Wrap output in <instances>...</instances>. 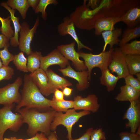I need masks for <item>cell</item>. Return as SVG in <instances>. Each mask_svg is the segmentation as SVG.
<instances>
[{
    "label": "cell",
    "instance_id": "obj_41",
    "mask_svg": "<svg viewBox=\"0 0 140 140\" xmlns=\"http://www.w3.org/2000/svg\"><path fill=\"white\" fill-rule=\"evenodd\" d=\"M28 4L34 10L37 7L39 0H27Z\"/></svg>",
    "mask_w": 140,
    "mask_h": 140
},
{
    "label": "cell",
    "instance_id": "obj_30",
    "mask_svg": "<svg viewBox=\"0 0 140 140\" xmlns=\"http://www.w3.org/2000/svg\"><path fill=\"white\" fill-rule=\"evenodd\" d=\"M0 21L2 24L1 27L2 34L10 40L14 34V31L11 26V20L10 16H9L6 18H2L0 16Z\"/></svg>",
    "mask_w": 140,
    "mask_h": 140
},
{
    "label": "cell",
    "instance_id": "obj_27",
    "mask_svg": "<svg viewBox=\"0 0 140 140\" xmlns=\"http://www.w3.org/2000/svg\"><path fill=\"white\" fill-rule=\"evenodd\" d=\"M121 51L125 55H140V41L135 40L120 46Z\"/></svg>",
    "mask_w": 140,
    "mask_h": 140
},
{
    "label": "cell",
    "instance_id": "obj_10",
    "mask_svg": "<svg viewBox=\"0 0 140 140\" xmlns=\"http://www.w3.org/2000/svg\"><path fill=\"white\" fill-rule=\"evenodd\" d=\"M123 119L128 121L126 126L130 128L131 132L135 133L140 126V102L139 99L130 102V104L125 113Z\"/></svg>",
    "mask_w": 140,
    "mask_h": 140
},
{
    "label": "cell",
    "instance_id": "obj_6",
    "mask_svg": "<svg viewBox=\"0 0 140 140\" xmlns=\"http://www.w3.org/2000/svg\"><path fill=\"white\" fill-rule=\"evenodd\" d=\"M23 82L22 78L18 76L13 83L0 88V104L18 103L21 99L19 89Z\"/></svg>",
    "mask_w": 140,
    "mask_h": 140
},
{
    "label": "cell",
    "instance_id": "obj_42",
    "mask_svg": "<svg viewBox=\"0 0 140 140\" xmlns=\"http://www.w3.org/2000/svg\"><path fill=\"white\" fill-rule=\"evenodd\" d=\"M72 90V89L66 87L63 89L62 92L64 95L68 96L71 95Z\"/></svg>",
    "mask_w": 140,
    "mask_h": 140
},
{
    "label": "cell",
    "instance_id": "obj_20",
    "mask_svg": "<svg viewBox=\"0 0 140 140\" xmlns=\"http://www.w3.org/2000/svg\"><path fill=\"white\" fill-rule=\"evenodd\" d=\"M122 33L121 28L116 27L112 30L105 31L101 34L104 42L102 52L105 51L107 46L109 45L110 48H113L115 45H118L120 39L119 38Z\"/></svg>",
    "mask_w": 140,
    "mask_h": 140
},
{
    "label": "cell",
    "instance_id": "obj_38",
    "mask_svg": "<svg viewBox=\"0 0 140 140\" xmlns=\"http://www.w3.org/2000/svg\"><path fill=\"white\" fill-rule=\"evenodd\" d=\"M93 129L92 128H88L86 132L80 138L75 139L71 138L69 139V140H90L91 134Z\"/></svg>",
    "mask_w": 140,
    "mask_h": 140
},
{
    "label": "cell",
    "instance_id": "obj_19",
    "mask_svg": "<svg viewBox=\"0 0 140 140\" xmlns=\"http://www.w3.org/2000/svg\"><path fill=\"white\" fill-rule=\"evenodd\" d=\"M121 22L125 23L128 28H134L139 25L140 6L129 9L122 17Z\"/></svg>",
    "mask_w": 140,
    "mask_h": 140
},
{
    "label": "cell",
    "instance_id": "obj_2",
    "mask_svg": "<svg viewBox=\"0 0 140 140\" xmlns=\"http://www.w3.org/2000/svg\"><path fill=\"white\" fill-rule=\"evenodd\" d=\"M24 84L21 90V99L15 107L17 111L23 107L39 110H48L51 108V100L45 97L29 74L24 77Z\"/></svg>",
    "mask_w": 140,
    "mask_h": 140
},
{
    "label": "cell",
    "instance_id": "obj_24",
    "mask_svg": "<svg viewBox=\"0 0 140 140\" xmlns=\"http://www.w3.org/2000/svg\"><path fill=\"white\" fill-rule=\"evenodd\" d=\"M125 60L129 74L133 75L140 73V55H126Z\"/></svg>",
    "mask_w": 140,
    "mask_h": 140
},
{
    "label": "cell",
    "instance_id": "obj_29",
    "mask_svg": "<svg viewBox=\"0 0 140 140\" xmlns=\"http://www.w3.org/2000/svg\"><path fill=\"white\" fill-rule=\"evenodd\" d=\"M13 62L17 70L25 73L28 72L27 66V59L23 52L21 51L18 54L14 55Z\"/></svg>",
    "mask_w": 140,
    "mask_h": 140
},
{
    "label": "cell",
    "instance_id": "obj_13",
    "mask_svg": "<svg viewBox=\"0 0 140 140\" xmlns=\"http://www.w3.org/2000/svg\"><path fill=\"white\" fill-rule=\"evenodd\" d=\"M98 99L94 94L89 95L85 97L77 95L74 98L73 108L76 110H82L93 113L96 112L100 106Z\"/></svg>",
    "mask_w": 140,
    "mask_h": 140
},
{
    "label": "cell",
    "instance_id": "obj_3",
    "mask_svg": "<svg viewBox=\"0 0 140 140\" xmlns=\"http://www.w3.org/2000/svg\"><path fill=\"white\" fill-rule=\"evenodd\" d=\"M14 106V104H9L0 109V140H3L4 133L7 130L17 132L23 123L21 115L12 112Z\"/></svg>",
    "mask_w": 140,
    "mask_h": 140
},
{
    "label": "cell",
    "instance_id": "obj_7",
    "mask_svg": "<svg viewBox=\"0 0 140 140\" xmlns=\"http://www.w3.org/2000/svg\"><path fill=\"white\" fill-rule=\"evenodd\" d=\"M39 22V19L38 17L36 19L33 26L31 29H30L29 24L26 22H23L21 25L19 47L21 51L27 55L30 54L33 52L31 47V44Z\"/></svg>",
    "mask_w": 140,
    "mask_h": 140
},
{
    "label": "cell",
    "instance_id": "obj_31",
    "mask_svg": "<svg viewBox=\"0 0 140 140\" xmlns=\"http://www.w3.org/2000/svg\"><path fill=\"white\" fill-rule=\"evenodd\" d=\"M58 4L56 0H40L39 3L34 10L36 13L41 12L42 18L44 20L47 19V14L46 10L47 6L50 4L56 5Z\"/></svg>",
    "mask_w": 140,
    "mask_h": 140
},
{
    "label": "cell",
    "instance_id": "obj_28",
    "mask_svg": "<svg viewBox=\"0 0 140 140\" xmlns=\"http://www.w3.org/2000/svg\"><path fill=\"white\" fill-rule=\"evenodd\" d=\"M51 107L58 112H66L70 108H74V102L72 100L58 101L53 97L51 100Z\"/></svg>",
    "mask_w": 140,
    "mask_h": 140
},
{
    "label": "cell",
    "instance_id": "obj_1",
    "mask_svg": "<svg viewBox=\"0 0 140 140\" xmlns=\"http://www.w3.org/2000/svg\"><path fill=\"white\" fill-rule=\"evenodd\" d=\"M21 115L23 123L28 125V135L33 137L38 132L49 135L51 133L50 126L56 112L49 110L40 112L37 109L22 108L17 111Z\"/></svg>",
    "mask_w": 140,
    "mask_h": 140
},
{
    "label": "cell",
    "instance_id": "obj_8",
    "mask_svg": "<svg viewBox=\"0 0 140 140\" xmlns=\"http://www.w3.org/2000/svg\"><path fill=\"white\" fill-rule=\"evenodd\" d=\"M125 56L119 47H115L112 53V60L108 67L111 72L116 73L120 79H124L129 74Z\"/></svg>",
    "mask_w": 140,
    "mask_h": 140
},
{
    "label": "cell",
    "instance_id": "obj_32",
    "mask_svg": "<svg viewBox=\"0 0 140 140\" xmlns=\"http://www.w3.org/2000/svg\"><path fill=\"white\" fill-rule=\"evenodd\" d=\"M9 46L8 43L5 45L3 50H0V58L4 66H8L9 63L14 59V55L11 53L8 50Z\"/></svg>",
    "mask_w": 140,
    "mask_h": 140
},
{
    "label": "cell",
    "instance_id": "obj_37",
    "mask_svg": "<svg viewBox=\"0 0 140 140\" xmlns=\"http://www.w3.org/2000/svg\"><path fill=\"white\" fill-rule=\"evenodd\" d=\"M10 138L12 140H48L46 135L41 132L37 133L34 136L28 139H17L15 137H11Z\"/></svg>",
    "mask_w": 140,
    "mask_h": 140
},
{
    "label": "cell",
    "instance_id": "obj_4",
    "mask_svg": "<svg viewBox=\"0 0 140 140\" xmlns=\"http://www.w3.org/2000/svg\"><path fill=\"white\" fill-rule=\"evenodd\" d=\"M89 111H82L77 112L74 108L68 110L65 114L62 112L56 111L50 126L51 130L55 131L59 125L65 127L67 131V138H72V131L73 125L81 117L90 114Z\"/></svg>",
    "mask_w": 140,
    "mask_h": 140
},
{
    "label": "cell",
    "instance_id": "obj_34",
    "mask_svg": "<svg viewBox=\"0 0 140 140\" xmlns=\"http://www.w3.org/2000/svg\"><path fill=\"white\" fill-rule=\"evenodd\" d=\"M124 79L125 84L128 85L136 90L140 91V80L129 74Z\"/></svg>",
    "mask_w": 140,
    "mask_h": 140
},
{
    "label": "cell",
    "instance_id": "obj_14",
    "mask_svg": "<svg viewBox=\"0 0 140 140\" xmlns=\"http://www.w3.org/2000/svg\"><path fill=\"white\" fill-rule=\"evenodd\" d=\"M75 27L73 23L69 17L66 16L64 18L63 22L58 26V31L61 36L70 35L76 43L78 50L85 48L92 51V48L83 44L80 40L76 33Z\"/></svg>",
    "mask_w": 140,
    "mask_h": 140
},
{
    "label": "cell",
    "instance_id": "obj_36",
    "mask_svg": "<svg viewBox=\"0 0 140 140\" xmlns=\"http://www.w3.org/2000/svg\"><path fill=\"white\" fill-rule=\"evenodd\" d=\"M119 136L120 140H140V135L135 133L122 132L120 133Z\"/></svg>",
    "mask_w": 140,
    "mask_h": 140
},
{
    "label": "cell",
    "instance_id": "obj_46",
    "mask_svg": "<svg viewBox=\"0 0 140 140\" xmlns=\"http://www.w3.org/2000/svg\"><path fill=\"white\" fill-rule=\"evenodd\" d=\"M3 65L2 62L1 61V59L0 58V68Z\"/></svg>",
    "mask_w": 140,
    "mask_h": 140
},
{
    "label": "cell",
    "instance_id": "obj_33",
    "mask_svg": "<svg viewBox=\"0 0 140 140\" xmlns=\"http://www.w3.org/2000/svg\"><path fill=\"white\" fill-rule=\"evenodd\" d=\"M14 74V71L12 67L9 66L3 65L0 68V81L11 79Z\"/></svg>",
    "mask_w": 140,
    "mask_h": 140
},
{
    "label": "cell",
    "instance_id": "obj_45",
    "mask_svg": "<svg viewBox=\"0 0 140 140\" xmlns=\"http://www.w3.org/2000/svg\"><path fill=\"white\" fill-rule=\"evenodd\" d=\"M3 140H12L10 138H4Z\"/></svg>",
    "mask_w": 140,
    "mask_h": 140
},
{
    "label": "cell",
    "instance_id": "obj_11",
    "mask_svg": "<svg viewBox=\"0 0 140 140\" xmlns=\"http://www.w3.org/2000/svg\"><path fill=\"white\" fill-rule=\"evenodd\" d=\"M58 70L64 76L72 78L77 81L78 83L76 85V87L79 91L84 90L89 87V74L87 70L76 71L69 64L67 67L59 69Z\"/></svg>",
    "mask_w": 140,
    "mask_h": 140
},
{
    "label": "cell",
    "instance_id": "obj_35",
    "mask_svg": "<svg viewBox=\"0 0 140 140\" xmlns=\"http://www.w3.org/2000/svg\"><path fill=\"white\" fill-rule=\"evenodd\" d=\"M90 139V140H106L105 132L101 128L93 129L91 134Z\"/></svg>",
    "mask_w": 140,
    "mask_h": 140
},
{
    "label": "cell",
    "instance_id": "obj_23",
    "mask_svg": "<svg viewBox=\"0 0 140 140\" xmlns=\"http://www.w3.org/2000/svg\"><path fill=\"white\" fill-rule=\"evenodd\" d=\"M118 45L120 46L124 45L130 40L140 37V24L133 28H126L122 35Z\"/></svg>",
    "mask_w": 140,
    "mask_h": 140
},
{
    "label": "cell",
    "instance_id": "obj_17",
    "mask_svg": "<svg viewBox=\"0 0 140 140\" xmlns=\"http://www.w3.org/2000/svg\"><path fill=\"white\" fill-rule=\"evenodd\" d=\"M48 80L51 90L53 93L56 89L63 90L66 87L72 86V84L65 78L61 77L50 69L46 72Z\"/></svg>",
    "mask_w": 140,
    "mask_h": 140
},
{
    "label": "cell",
    "instance_id": "obj_21",
    "mask_svg": "<svg viewBox=\"0 0 140 140\" xmlns=\"http://www.w3.org/2000/svg\"><path fill=\"white\" fill-rule=\"evenodd\" d=\"M1 5L6 9L10 13V18L14 28V36L10 39V44L13 47H16L19 45L18 33L19 32L21 28V25L19 21V18L15 16L16 10L12 9L7 5L6 2L1 3Z\"/></svg>",
    "mask_w": 140,
    "mask_h": 140
},
{
    "label": "cell",
    "instance_id": "obj_15",
    "mask_svg": "<svg viewBox=\"0 0 140 140\" xmlns=\"http://www.w3.org/2000/svg\"><path fill=\"white\" fill-rule=\"evenodd\" d=\"M43 95L48 96L52 93L46 72L40 68L29 74Z\"/></svg>",
    "mask_w": 140,
    "mask_h": 140
},
{
    "label": "cell",
    "instance_id": "obj_43",
    "mask_svg": "<svg viewBox=\"0 0 140 140\" xmlns=\"http://www.w3.org/2000/svg\"><path fill=\"white\" fill-rule=\"evenodd\" d=\"M48 140H58L56 133L54 132H51L48 136Z\"/></svg>",
    "mask_w": 140,
    "mask_h": 140
},
{
    "label": "cell",
    "instance_id": "obj_5",
    "mask_svg": "<svg viewBox=\"0 0 140 140\" xmlns=\"http://www.w3.org/2000/svg\"><path fill=\"white\" fill-rule=\"evenodd\" d=\"M114 49L113 48H110L108 51L102 52L97 54L78 52L79 57L84 60L88 72L89 80L91 79V72L93 68L97 67L101 71L108 68L112 60L111 54Z\"/></svg>",
    "mask_w": 140,
    "mask_h": 140
},
{
    "label": "cell",
    "instance_id": "obj_40",
    "mask_svg": "<svg viewBox=\"0 0 140 140\" xmlns=\"http://www.w3.org/2000/svg\"><path fill=\"white\" fill-rule=\"evenodd\" d=\"M9 40L5 35L0 34V49L4 47Z\"/></svg>",
    "mask_w": 140,
    "mask_h": 140
},
{
    "label": "cell",
    "instance_id": "obj_22",
    "mask_svg": "<svg viewBox=\"0 0 140 140\" xmlns=\"http://www.w3.org/2000/svg\"><path fill=\"white\" fill-rule=\"evenodd\" d=\"M101 72L99 78L100 84L106 87L108 92L113 91L120 79L117 76L113 75L108 68L101 71Z\"/></svg>",
    "mask_w": 140,
    "mask_h": 140
},
{
    "label": "cell",
    "instance_id": "obj_12",
    "mask_svg": "<svg viewBox=\"0 0 140 140\" xmlns=\"http://www.w3.org/2000/svg\"><path fill=\"white\" fill-rule=\"evenodd\" d=\"M55 65H59L62 69L69 65L68 60L57 49L53 50L47 55L41 57L40 68L46 72L49 67Z\"/></svg>",
    "mask_w": 140,
    "mask_h": 140
},
{
    "label": "cell",
    "instance_id": "obj_39",
    "mask_svg": "<svg viewBox=\"0 0 140 140\" xmlns=\"http://www.w3.org/2000/svg\"><path fill=\"white\" fill-rule=\"evenodd\" d=\"M54 95L53 98L58 101H62L64 100V95L61 91L59 89H56L54 92Z\"/></svg>",
    "mask_w": 140,
    "mask_h": 140
},
{
    "label": "cell",
    "instance_id": "obj_25",
    "mask_svg": "<svg viewBox=\"0 0 140 140\" xmlns=\"http://www.w3.org/2000/svg\"><path fill=\"white\" fill-rule=\"evenodd\" d=\"M6 3L12 9L18 10L23 18L25 19L30 7L27 0H8Z\"/></svg>",
    "mask_w": 140,
    "mask_h": 140
},
{
    "label": "cell",
    "instance_id": "obj_9",
    "mask_svg": "<svg viewBox=\"0 0 140 140\" xmlns=\"http://www.w3.org/2000/svg\"><path fill=\"white\" fill-rule=\"evenodd\" d=\"M75 42L66 44L58 46L57 49L67 60H70L75 68L78 71H81L87 70L84 61L79 59L78 52L75 48Z\"/></svg>",
    "mask_w": 140,
    "mask_h": 140
},
{
    "label": "cell",
    "instance_id": "obj_16",
    "mask_svg": "<svg viewBox=\"0 0 140 140\" xmlns=\"http://www.w3.org/2000/svg\"><path fill=\"white\" fill-rule=\"evenodd\" d=\"M122 17H109L98 20L94 25L95 34L99 36L101 35L103 31L114 30L115 29V25L121 22Z\"/></svg>",
    "mask_w": 140,
    "mask_h": 140
},
{
    "label": "cell",
    "instance_id": "obj_18",
    "mask_svg": "<svg viewBox=\"0 0 140 140\" xmlns=\"http://www.w3.org/2000/svg\"><path fill=\"white\" fill-rule=\"evenodd\" d=\"M140 91L126 84L120 87V92L115 99L118 101L130 102L139 99Z\"/></svg>",
    "mask_w": 140,
    "mask_h": 140
},
{
    "label": "cell",
    "instance_id": "obj_47",
    "mask_svg": "<svg viewBox=\"0 0 140 140\" xmlns=\"http://www.w3.org/2000/svg\"><path fill=\"white\" fill-rule=\"evenodd\" d=\"M0 32H1V27H0Z\"/></svg>",
    "mask_w": 140,
    "mask_h": 140
},
{
    "label": "cell",
    "instance_id": "obj_26",
    "mask_svg": "<svg viewBox=\"0 0 140 140\" xmlns=\"http://www.w3.org/2000/svg\"><path fill=\"white\" fill-rule=\"evenodd\" d=\"M41 53L37 51L32 52L28 55L27 58V66L28 72L31 73L40 68Z\"/></svg>",
    "mask_w": 140,
    "mask_h": 140
},
{
    "label": "cell",
    "instance_id": "obj_44",
    "mask_svg": "<svg viewBox=\"0 0 140 140\" xmlns=\"http://www.w3.org/2000/svg\"><path fill=\"white\" fill-rule=\"evenodd\" d=\"M135 75L137 76L136 78L139 80H140V73H137Z\"/></svg>",
    "mask_w": 140,
    "mask_h": 140
}]
</instances>
